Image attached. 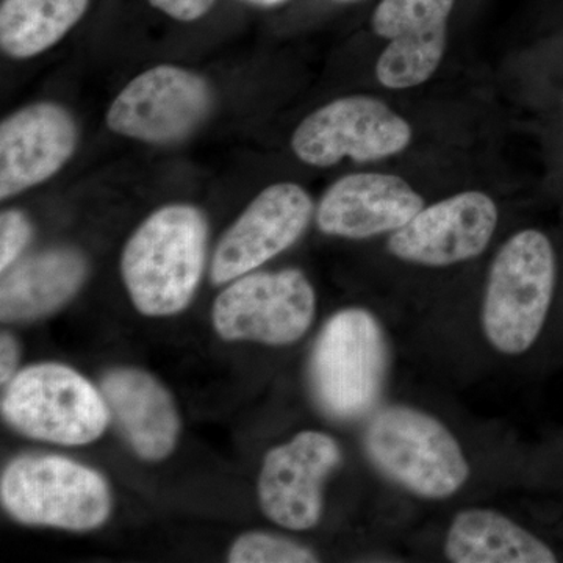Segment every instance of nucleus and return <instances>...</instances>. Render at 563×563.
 Segmentation results:
<instances>
[{
  "instance_id": "21",
  "label": "nucleus",
  "mask_w": 563,
  "mask_h": 563,
  "mask_svg": "<svg viewBox=\"0 0 563 563\" xmlns=\"http://www.w3.org/2000/svg\"><path fill=\"white\" fill-rule=\"evenodd\" d=\"M32 239V224L22 211L10 209L0 217V269L2 274L21 257Z\"/></svg>"
},
{
  "instance_id": "2",
  "label": "nucleus",
  "mask_w": 563,
  "mask_h": 563,
  "mask_svg": "<svg viewBox=\"0 0 563 563\" xmlns=\"http://www.w3.org/2000/svg\"><path fill=\"white\" fill-rule=\"evenodd\" d=\"M555 255L542 232L521 231L504 243L488 273L483 302L485 339L504 355L537 342L553 302Z\"/></svg>"
},
{
  "instance_id": "8",
  "label": "nucleus",
  "mask_w": 563,
  "mask_h": 563,
  "mask_svg": "<svg viewBox=\"0 0 563 563\" xmlns=\"http://www.w3.org/2000/svg\"><path fill=\"white\" fill-rule=\"evenodd\" d=\"M412 141L404 118L372 96H346L314 110L296 128L291 150L302 163L329 168L343 158L377 162L399 154Z\"/></svg>"
},
{
  "instance_id": "17",
  "label": "nucleus",
  "mask_w": 563,
  "mask_h": 563,
  "mask_svg": "<svg viewBox=\"0 0 563 563\" xmlns=\"http://www.w3.org/2000/svg\"><path fill=\"white\" fill-rule=\"evenodd\" d=\"M85 276L87 261L73 247H54L14 263L0 285L2 320H35L54 312L76 295Z\"/></svg>"
},
{
  "instance_id": "22",
  "label": "nucleus",
  "mask_w": 563,
  "mask_h": 563,
  "mask_svg": "<svg viewBox=\"0 0 563 563\" xmlns=\"http://www.w3.org/2000/svg\"><path fill=\"white\" fill-rule=\"evenodd\" d=\"M217 0H150L152 7L168 14L173 20L191 22L209 13Z\"/></svg>"
},
{
  "instance_id": "19",
  "label": "nucleus",
  "mask_w": 563,
  "mask_h": 563,
  "mask_svg": "<svg viewBox=\"0 0 563 563\" xmlns=\"http://www.w3.org/2000/svg\"><path fill=\"white\" fill-rule=\"evenodd\" d=\"M90 0H3L0 47L7 57L27 60L60 43L84 18Z\"/></svg>"
},
{
  "instance_id": "18",
  "label": "nucleus",
  "mask_w": 563,
  "mask_h": 563,
  "mask_svg": "<svg viewBox=\"0 0 563 563\" xmlns=\"http://www.w3.org/2000/svg\"><path fill=\"white\" fill-rule=\"evenodd\" d=\"M444 553L455 563H554V551L539 537L490 509L455 515Z\"/></svg>"
},
{
  "instance_id": "4",
  "label": "nucleus",
  "mask_w": 563,
  "mask_h": 563,
  "mask_svg": "<svg viewBox=\"0 0 563 563\" xmlns=\"http://www.w3.org/2000/svg\"><path fill=\"white\" fill-rule=\"evenodd\" d=\"M0 498L22 523L68 531L99 528L111 510L101 474L60 455H25L11 462L2 474Z\"/></svg>"
},
{
  "instance_id": "6",
  "label": "nucleus",
  "mask_w": 563,
  "mask_h": 563,
  "mask_svg": "<svg viewBox=\"0 0 563 563\" xmlns=\"http://www.w3.org/2000/svg\"><path fill=\"white\" fill-rule=\"evenodd\" d=\"M312 387L321 409L340 420L368 412L379 398L387 372V344L368 310L333 314L312 354Z\"/></svg>"
},
{
  "instance_id": "11",
  "label": "nucleus",
  "mask_w": 563,
  "mask_h": 563,
  "mask_svg": "<svg viewBox=\"0 0 563 563\" xmlns=\"http://www.w3.org/2000/svg\"><path fill=\"white\" fill-rule=\"evenodd\" d=\"M340 462L339 443L324 432L303 431L274 448L258 477L263 514L290 531L314 528L322 515V485Z\"/></svg>"
},
{
  "instance_id": "16",
  "label": "nucleus",
  "mask_w": 563,
  "mask_h": 563,
  "mask_svg": "<svg viewBox=\"0 0 563 563\" xmlns=\"http://www.w3.org/2000/svg\"><path fill=\"white\" fill-rule=\"evenodd\" d=\"M103 398L135 453L146 461L172 454L179 437V415L172 396L150 374L114 369L102 380Z\"/></svg>"
},
{
  "instance_id": "9",
  "label": "nucleus",
  "mask_w": 563,
  "mask_h": 563,
  "mask_svg": "<svg viewBox=\"0 0 563 563\" xmlns=\"http://www.w3.org/2000/svg\"><path fill=\"white\" fill-rule=\"evenodd\" d=\"M317 295L299 269L247 273L218 296L213 324L224 340H251L284 346L309 331Z\"/></svg>"
},
{
  "instance_id": "3",
  "label": "nucleus",
  "mask_w": 563,
  "mask_h": 563,
  "mask_svg": "<svg viewBox=\"0 0 563 563\" xmlns=\"http://www.w3.org/2000/svg\"><path fill=\"white\" fill-rule=\"evenodd\" d=\"M365 450L385 476L420 498H450L470 477V463L450 429L412 407L390 406L374 415Z\"/></svg>"
},
{
  "instance_id": "23",
  "label": "nucleus",
  "mask_w": 563,
  "mask_h": 563,
  "mask_svg": "<svg viewBox=\"0 0 563 563\" xmlns=\"http://www.w3.org/2000/svg\"><path fill=\"white\" fill-rule=\"evenodd\" d=\"M0 374H2V384H9L16 374L18 363V343L10 333H2V340H0Z\"/></svg>"
},
{
  "instance_id": "12",
  "label": "nucleus",
  "mask_w": 563,
  "mask_h": 563,
  "mask_svg": "<svg viewBox=\"0 0 563 563\" xmlns=\"http://www.w3.org/2000/svg\"><path fill=\"white\" fill-rule=\"evenodd\" d=\"M498 225V207L481 191H463L424 207L409 224L393 232L388 251L417 265H455L479 257Z\"/></svg>"
},
{
  "instance_id": "7",
  "label": "nucleus",
  "mask_w": 563,
  "mask_h": 563,
  "mask_svg": "<svg viewBox=\"0 0 563 563\" xmlns=\"http://www.w3.org/2000/svg\"><path fill=\"white\" fill-rule=\"evenodd\" d=\"M213 90L190 69L158 65L133 77L111 102V132L150 144L187 140L210 117Z\"/></svg>"
},
{
  "instance_id": "15",
  "label": "nucleus",
  "mask_w": 563,
  "mask_h": 563,
  "mask_svg": "<svg viewBox=\"0 0 563 563\" xmlns=\"http://www.w3.org/2000/svg\"><path fill=\"white\" fill-rule=\"evenodd\" d=\"M422 209L421 196L401 177L351 174L324 192L317 210V224L325 235L363 240L399 231Z\"/></svg>"
},
{
  "instance_id": "13",
  "label": "nucleus",
  "mask_w": 563,
  "mask_h": 563,
  "mask_svg": "<svg viewBox=\"0 0 563 563\" xmlns=\"http://www.w3.org/2000/svg\"><path fill=\"white\" fill-rule=\"evenodd\" d=\"M79 144V125L68 109L36 102L0 124L2 201L44 184L60 172Z\"/></svg>"
},
{
  "instance_id": "24",
  "label": "nucleus",
  "mask_w": 563,
  "mask_h": 563,
  "mask_svg": "<svg viewBox=\"0 0 563 563\" xmlns=\"http://www.w3.org/2000/svg\"><path fill=\"white\" fill-rule=\"evenodd\" d=\"M244 2L251 3V5L262 7V9H269V7L282 5L287 0H244Z\"/></svg>"
},
{
  "instance_id": "20",
  "label": "nucleus",
  "mask_w": 563,
  "mask_h": 563,
  "mask_svg": "<svg viewBox=\"0 0 563 563\" xmlns=\"http://www.w3.org/2000/svg\"><path fill=\"white\" fill-rule=\"evenodd\" d=\"M232 563H306L318 562L317 554L302 544L273 533L250 532L232 544Z\"/></svg>"
},
{
  "instance_id": "1",
  "label": "nucleus",
  "mask_w": 563,
  "mask_h": 563,
  "mask_svg": "<svg viewBox=\"0 0 563 563\" xmlns=\"http://www.w3.org/2000/svg\"><path fill=\"white\" fill-rule=\"evenodd\" d=\"M209 224L187 203L155 210L125 243L121 276L136 309L147 317L179 313L206 268Z\"/></svg>"
},
{
  "instance_id": "5",
  "label": "nucleus",
  "mask_w": 563,
  "mask_h": 563,
  "mask_svg": "<svg viewBox=\"0 0 563 563\" xmlns=\"http://www.w3.org/2000/svg\"><path fill=\"white\" fill-rule=\"evenodd\" d=\"M2 413L25 435L65 446L95 442L110 420L101 393L58 363H41L18 373L3 395Z\"/></svg>"
},
{
  "instance_id": "14",
  "label": "nucleus",
  "mask_w": 563,
  "mask_h": 563,
  "mask_svg": "<svg viewBox=\"0 0 563 563\" xmlns=\"http://www.w3.org/2000/svg\"><path fill=\"white\" fill-rule=\"evenodd\" d=\"M454 0H383L373 29L391 40L377 60L384 87L406 90L431 79L446 49L448 20Z\"/></svg>"
},
{
  "instance_id": "10",
  "label": "nucleus",
  "mask_w": 563,
  "mask_h": 563,
  "mask_svg": "<svg viewBox=\"0 0 563 563\" xmlns=\"http://www.w3.org/2000/svg\"><path fill=\"white\" fill-rule=\"evenodd\" d=\"M312 214V198L299 185L282 181L265 188L222 236L211 261V282L225 284L261 268L301 239Z\"/></svg>"
}]
</instances>
